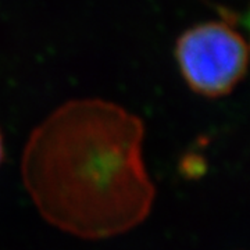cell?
Returning a JSON list of instances; mask_svg holds the SVG:
<instances>
[{"mask_svg":"<svg viewBox=\"0 0 250 250\" xmlns=\"http://www.w3.org/2000/svg\"><path fill=\"white\" fill-rule=\"evenodd\" d=\"M145 124L104 99L62 104L28 138L21 177L42 218L85 241L132 231L149 217L156 187L143 160Z\"/></svg>","mask_w":250,"mask_h":250,"instance_id":"obj_1","label":"cell"},{"mask_svg":"<svg viewBox=\"0 0 250 250\" xmlns=\"http://www.w3.org/2000/svg\"><path fill=\"white\" fill-rule=\"evenodd\" d=\"M175 62L189 89L208 99L229 95L245 78L249 47L228 21L192 25L175 42Z\"/></svg>","mask_w":250,"mask_h":250,"instance_id":"obj_2","label":"cell"},{"mask_svg":"<svg viewBox=\"0 0 250 250\" xmlns=\"http://www.w3.org/2000/svg\"><path fill=\"white\" fill-rule=\"evenodd\" d=\"M179 170L188 178H197V177H202L205 174L206 163L196 154L195 156L190 154V157L182 159Z\"/></svg>","mask_w":250,"mask_h":250,"instance_id":"obj_3","label":"cell"},{"mask_svg":"<svg viewBox=\"0 0 250 250\" xmlns=\"http://www.w3.org/2000/svg\"><path fill=\"white\" fill-rule=\"evenodd\" d=\"M3 159H4V142H3L1 132H0V166H1V163H3Z\"/></svg>","mask_w":250,"mask_h":250,"instance_id":"obj_4","label":"cell"}]
</instances>
